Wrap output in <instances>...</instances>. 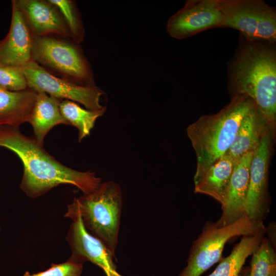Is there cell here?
Instances as JSON below:
<instances>
[{"label":"cell","instance_id":"cell-23","mask_svg":"<svg viewBox=\"0 0 276 276\" xmlns=\"http://www.w3.org/2000/svg\"><path fill=\"white\" fill-rule=\"evenodd\" d=\"M0 87L13 91L28 89L21 67L0 65Z\"/></svg>","mask_w":276,"mask_h":276},{"label":"cell","instance_id":"cell-16","mask_svg":"<svg viewBox=\"0 0 276 276\" xmlns=\"http://www.w3.org/2000/svg\"><path fill=\"white\" fill-rule=\"evenodd\" d=\"M237 159L228 154L221 157L194 183V192L210 196L222 205Z\"/></svg>","mask_w":276,"mask_h":276},{"label":"cell","instance_id":"cell-9","mask_svg":"<svg viewBox=\"0 0 276 276\" xmlns=\"http://www.w3.org/2000/svg\"><path fill=\"white\" fill-rule=\"evenodd\" d=\"M274 128V126H268L254 151L251 161L244 214L256 222H263L269 211L268 173Z\"/></svg>","mask_w":276,"mask_h":276},{"label":"cell","instance_id":"cell-21","mask_svg":"<svg viewBox=\"0 0 276 276\" xmlns=\"http://www.w3.org/2000/svg\"><path fill=\"white\" fill-rule=\"evenodd\" d=\"M249 267L244 276H276L275 247L264 237L251 255Z\"/></svg>","mask_w":276,"mask_h":276},{"label":"cell","instance_id":"cell-22","mask_svg":"<svg viewBox=\"0 0 276 276\" xmlns=\"http://www.w3.org/2000/svg\"><path fill=\"white\" fill-rule=\"evenodd\" d=\"M56 5L63 16L70 30L72 39L80 43L85 37V30L75 1L50 0Z\"/></svg>","mask_w":276,"mask_h":276},{"label":"cell","instance_id":"cell-13","mask_svg":"<svg viewBox=\"0 0 276 276\" xmlns=\"http://www.w3.org/2000/svg\"><path fill=\"white\" fill-rule=\"evenodd\" d=\"M12 19L6 36L0 41V65L21 67L32 60L34 37L15 0L11 1Z\"/></svg>","mask_w":276,"mask_h":276},{"label":"cell","instance_id":"cell-20","mask_svg":"<svg viewBox=\"0 0 276 276\" xmlns=\"http://www.w3.org/2000/svg\"><path fill=\"white\" fill-rule=\"evenodd\" d=\"M59 108L68 125L78 129L79 142L89 135L97 119L103 116L106 110L105 107L98 110L84 109L77 103L67 100H61Z\"/></svg>","mask_w":276,"mask_h":276},{"label":"cell","instance_id":"cell-8","mask_svg":"<svg viewBox=\"0 0 276 276\" xmlns=\"http://www.w3.org/2000/svg\"><path fill=\"white\" fill-rule=\"evenodd\" d=\"M28 87L60 100H67L84 105L86 109L104 107L100 98L104 92L96 85H81L57 77L32 60L21 67Z\"/></svg>","mask_w":276,"mask_h":276},{"label":"cell","instance_id":"cell-15","mask_svg":"<svg viewBox=\"0 0 276 276\" xmlns=\"http://www.w3.org/2000/svg\"><path fill=\"white\" fill-rule=\"evenodd\" d=\"M37 96V93L30 88L13 91L0 87V126L19 128L28 122Z\"/></svg>","mask_w":276,"mask_h":276},{"label":"cell","instance_id":"cell-3","mask_svg":"<svg viewBox=\"0 0 276 276\" xmlns=\"http://www.w3.org/2000/svg\"><path fill=\"white\" fill-rule=\"evenodd\" d=\"M234 96L244 95L256 103L268 122L276 121V56L269 49L249 47L235 62L231 76Z\"/></svg>","mask_w":276,"mask_h":276},{"label":"cell","instance_id":"cell-19","mask_svg":"<svg viewBox=\"0 0 276 276\" xmlns=\"http://www.w3.org/2000/svg\"><path fill=\"white\" fill-rule=\"evenodd\" d=\"M266 233L264 227L253 234L242 236L230 255L208 276H239L246 260L256 250Z\"/></svg>","mask_w":276,"mask_h":276},{"label":"cell","instance_id":"cell-1","mask_svg":"<svg viewBox=\"0 0 276 276\" xmlns=\"http://www.w3.org/2000/svg\"><path fill=\"white\" fill-rule=\"evenodd\" d=\"M0 146L13 151L21 160L24 174L20 188L30 198L39 197L62 184L73 185L88 194L102 183L91 171L81 172L62 165L34 139L22 134L19 128L0 126Z\"/></svg>","mask_w":276,"mask_h":276},{"label":"cell","instance_id":"cell-11","mask_svg":"<svg viewBox=\"0 0 276 276\" xmlns=\"http://www.w3.org/2000/svg\"><path fill=\"white\" fill-rule=\"evenodd\" d=\"M72 219L66 236L72 252L69 259L82 264L90 262L101 268L106 276H122L117 271L115 256L107 247L85 229L79 216Z\"/></svg>","mask_w":276,"mask_h":276},{"label":"cell","instance_id":"cell-6","mask_svg":"<svg viewBox=\"0 0 276 276\" xmlns=\"http://www.w3.org/2000/svg\"><path fill=\"white\" fill-rule=\"evenodd\" d=\"M244 215L235 222L222 227L207 222L190 249L187 265L178 276H200L222 257L226 243L237 236L251 235L264 227Z\"/></svg>","mask_w":276,"mask_h":276},{"label":"cell","instance_id":"cell-17","mask_svg":"<svg viewBox=\"0 0 276 276\" xmlns=\"http://www.w3.org/2000/svg\"><path fill=\"white\" fill-rule=\"evenodd\" d=\"M269 125L272 126L256 106L243 119L226 154L238 159L247 153L254 152Z\"/></svg>","mask_w":276,"mask_h":276},{"label":"cell","instance_id":"cell-2","mask_svg":"<svg viewBox=\"0 0 276 276\" xmlns=\"http://www.w3.org/2000/svg\"><path fill=\"white\" fill-rule=\"evenodd\" d=\"M256 106L250 97L235 95L218 112L203 115L187 127L197 160L194 183L227 152L243 119Z\"/></svg>","mask_w":276,"mask_h":276},{"label":"cell","instance_id":"cell-25","mask_svg":"<svg viewBox=\"0 0 276 276\" xmlns=\"http://www.w3.org/2000/svg\"><path fill=\"white\" fill-rule=\"evenodd\" d=\"M275 225L274 223L270 224L269 228H266V232H268L269 234V238H267L274 247H275V237H274V235H275Z\"/></svg>","mask_w":276,"mask_h":276},{"label":"cell","instance_id":"cell-14","mask_svg":"<svg viewBox=\"0 0 276 276\" xmlns=\"http://www.w3.org/2000/svg\"><path fill=\"white\" fill-rule=\"evenodd\" d=\"M253 153H247L237 159L224 201L221 205L222 214L215 222L217 227L229 225L245 215Z\"/></svg>","mask_w":276,"mask_h":276},{"label":"cell","instance_id":"cell-10","mask_svg":"<svg viewBox=\"0 0 276 276\" xmlns=\"http://www.w3.org/2000/svg\"><path fill=\"white\" fill-rule=\"evenodd\" d=\"M218 0H189L167 21V31L173 38L185 39L202 31L224 26Z\"/></svg>","mask_w":276,"mask_h":276},{"label":"cell","instance_id":"cell-24","mask_svg":"<svg viewBox=\"0 0 276 276\" xmlns=\"http://www.w3.org/2000/svg\"><path fill=\"white\" fill-rule=\"evenodd\" d=\"M83 270V264L70 259L60 264H52L47 270L31 274L26 271L23 276H80Z\"/></svg>","mask_w":276,"mask_h":276},{"label":"cell","instance_id":"cell-5","mask_svg":"<svg viewBox=\"0 0 276 276\" xmlns=\"http://www.w3.org/2000/svg\"><path fill=\"white\" fill-rule=\"evenodd\" d=\"M32 59L57 77L81 85H95L80 43L71 38L55 35L34 37Z\"/></svg>","mask_w":276,"mask_h":276},{"label":"cell","instance_id":"cell-18","mask_svg":"<svg viewBox=\"0 0 276 276\" xmlns=\"http://www.w3.org/2000/svg\"><path fill=\"white\" fill-rule=\"evenodd\" d=\"M37 93L36 102L28 122L33 127L34 139L43 147L44 137L53 127L61 124L69 125L60 111L61 100L43 92Z\"/></svg>","mask_w":276,"mask_h":276},{"label":"cell","instance_id":"cell-12","mask_svg":"<svg viewBox=\"0 0 276 276\" xmlns=\"http://www.w3.org/2000/svg\"><path fill=\"white\" fill-rule=\"evenodd\" d=\"M15 1L34 37L55 35L72 39L63 16L50 0Z\"/></svg>","mask_w":276,"mask_h":276},{"label":"cell","instance_id":"cell-4","mask_svg":"<svg viewBox=\"0 0 276 276\" xmlns=\"http://www.w3.org/2000/svg\"><path fill=\"white\" fill-rule=\"evenodd\" d=\"M123 196L120 186L110 180L94 192L75 198L64 217L79 216L85 229L115 256L118 243Z\"/></svg>","mask_w":276,"mask_h":276},{"label":"cell","instance_id":"cell-7","mask_svg":"<svg viewBox=\"0 0 276 276\" xmlns=\"http://www.w3.org/2000/svg\"><path fill=\"white\" fill-rule=\"evenodd\" d=\"M224 17V28L239 31L251 40H276V12L259 0H218Z\"/></svg>","mask_w":276,"mask_h":276}]
</instances>
